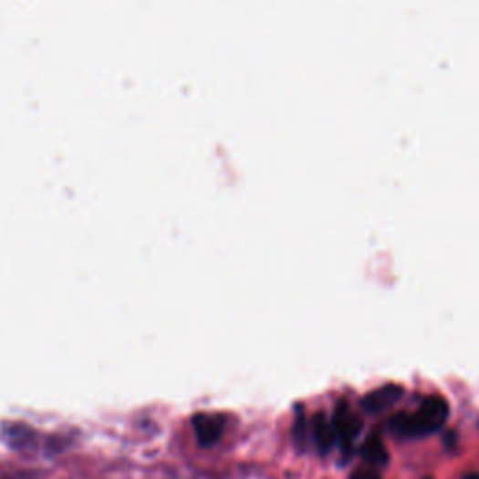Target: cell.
<instances>
[{
  "label": "cell",
  "mask_w": 479,
  "mask_h": 479,
  "mask_svg": "<svg viewBox=\"0 0 479 479\" xmlns=\"http://www.w3.org/2000/svg\"><path fill=\"white\" fill-rule=\"evenodd\" d=\"M450 414L448 402L440 395H429L422 401L416 412H399L395 414L388 427L399 438H418L438 431L446 423Z\"/></svg>",
  "instance_id": "cell-1"
},
{
  "label": "cell",
  "mask_w": 479,
  "mask_h": 479,
  "mask_svg": "<svg viewBox=\"0 0 479 479\" xmlns=\"http://www.w3.org/2000/svg\"><path fill=\"white\" fill-rule=\"evenodd\" d=\"M331 423H334L339 448L343 452H350L358 434L361 432L359 418L350 411L347 402H339L336 412H334V418H331Z\"/></svg>",
  "instance_id": "cell-2"
},
{
  "label": "cell",
  "mask_w": 479,
  "mask_h": 479,
  "mask_svg": "<svg viewBox=\"0 0 479 479\" xmlns=\"http://www.w3.org/2000/svg\"><path fill=\"white\" fill-rule=\"evenodd\" d=\"M195 436L199 440L201 446H212L215 442L221 438L225 431V418L219 416V414H210V412H203V414H195L192 420Z\"/></svg>",
  "instance_id": "cell-3"
},
{
  "label": "cell",
  "mask_w": 479,
  "mask_h": 479,
  "mask_svg": "<svg viewBox=\"0 0 479 479\" xmlns=\"http://www.w3.org/2000/svg\"><path fill=\"white\" fill-rule=\"evenodd\" d=\"M402 397V388L401 386H382L379 390H373L371 393H367L361 401V407L370 414H380L388 411L390 407Z\"/></svg>",
  "instance_id": "cell-4"
},
{
  "label": "cell",
  "mask_w": 479,
  "mask_h": 479,
  "mask_svg": "<svg viewBox=\"0 0 479 479\" xmlns=\"http://www.w3.org/2000/svg\"><path fill=\"white\" fill-rule=\"evenodd\" d=\"M313 440H315V446L320 453L331 452V448L338 444L334 423H331V420L322 412L317 414L313 420Z\"/></svg>",
  "instance_id": "cell-5"
},
{
  "label": "cell",
  "mask_w": 479,
  "mask_h": 479,
  "mask_svg": "<svg viewBox=\"0 0 479 479\" xmlns=\"http://www.w3.org/2000/svg\"><path fill=\"white\" fill-rule=\"evenodd\" d=\"M361 459L373 466H384L388 463V452L384 446V440L379 432H371L365 438V442L359 448Z\"/></svg>",
  "instance_id": "cell-6"
},
{
  "label": "cell",
  "mask_w": 479,
  "mask_h": 479,
  "mask_svg": "<svg viewBox=\"0 0 479 479\" xmlns=\"http://www.w3.org/2000/svg\"><path fill=\"white\" fill-rule=\"evenodd\" d=\"M352 479H380V475L375 470H371V468H363V470L354 472Z\"/></svg>",
  "instance_id": "cell-7"
},
{
  "label": "cell",
  "mask_w": 479,
  "mask_h": 479,
  "mask_svg": "<svg viewBox=\"0 0 479 479\" xmlns=\"http://www.w3.org/2000/svg\"><path fill=\"white\" fill-rule=\"evenodd\" d=\"M464 479H479V475H474V474H472V475H466Z\"/></svg>",
  "instance_id": "cell-8"
}]
</instances>
